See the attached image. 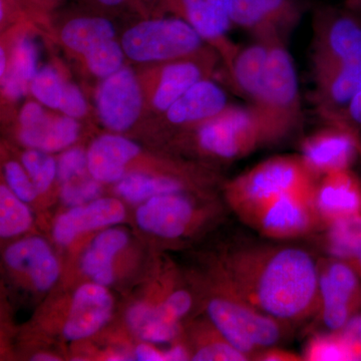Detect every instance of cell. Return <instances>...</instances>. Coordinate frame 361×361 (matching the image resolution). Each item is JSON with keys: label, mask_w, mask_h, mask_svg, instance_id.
Wrapping results in <instances>:
<instances>
[{"label": "cell", "mask_w": 361, "mask_h": 361, "mask_svg": "<svg viewBox=\"0 0 361 361\" xmlns=\"http://www.w3.org/2000/svg\"><path fill=\"white\" fill-rule=\"evenodd\" d=\"M318 260L300 247L245 243L226 255L219 282L261 312L289 325L313 319Z\"/></svg>", "instance_id": "cell-1"}, {"label": "cell", "mask_w": 361, "mask_h": 361, "mask_svg": "<svg viewBox=\"0 0 361 361\" xmlns=\"http://www.w3.org/2000/svg\"><path fill=\"white\" fill-rule=\"evenodd\" d=\"M313 103L324 122L336 121L361 90V16L319 9L314 20Z\"/></svg>", "instance_id": "cell-2"}, {"label": "cell", "mask_w": 361, "mask_h": 361, "mask_svg": "<svg viewBox=\"0 0 361 361\" xmlns=\"http://www.w3.org/2000/svg\"><path fill=\"white\" fill-rule=\"evenodd\" d=\"M271 144L283 141L302 120L298 78L284 40H275L255 97L250 102Z\"/></svg>", "instance_id": "cell-3"}, {"label": "cell", "mask_w": 361, "mask_h": 361, "mask_svg": "<svg viewBox=\"0 0 361 361\" xmlns=\"http://www.w3.org/2000/svg\"><path fill=\"white\" fill-rule=\"evenodd\" d=\"M317 180L300 155L276 156L237 176L226 186V197L233 211L243 221L278 197L314 191Z\"/></svg>", "instance_id": "cell-4"}, {"label": "cell", "mask_w": 361, "mask_h": 361, "mask_svg": "<svg viewBox=\"0 0 361 361\" xmlns=\"http://www.w3.org/2000/svg\"><path fill=\"white\" fill-rule=\"evenodd\" d=\"M207 302L209 320L241 353L255 360L263 349L279 345L289 324L261 312L219 282Z\"/></svg>", "instance_id": "cell-5"}, {"label": "cell", "mask_w": 361, "mask_h": 361, "mask_svg": "<svg viewBox=\"0 0 361 361\" xmlns=\"http://www.w3.org/2000/svg\"><path fill=\"white\" fill-rule=\"evenodd\" d=\"M121 44L132 61L153 63L201 56L204 39L183 18H154L133 25Z\"/></svg>", "instance_id": "cell-6"}, {"label": "cell", "mask_w": 361, "mask_h": 361, "mask_svg": "<svg viewBox=\"0 0 361 361\" xmlns=\"http://www.w3.org/2000/svg\"><path fill=\"white\" fill-rule=\"evenodd\" d=\"M195 142L202 153L225 161L243 158L272 145L250 106H228L195 129Z\"/></svg>", "instance_id": "cell-7"}, {"label": "cell", "mask_w": 361, "mask_h": 361, "mask_svg": "<svg viewBox=\"0 0 361 361\" xmlns=\"http://www.w3.org/2000/svg\"><path fill=\"white\" fill-rule=\"evenodd\" d=\"M318 300L313 322L339 331L361 313V280L344 261L318 259Z\"/></svg>", "instance_id": "cell-8"}, {"label": "cell", "mask_w": 361, "mask_h": 361, "mask_svg": "<svg viewBox=\"0 0 361 361\" xmlns=\"http://www.w3.org/2000/svg\"><path fill=\"white\" fill-rule=\"evenodd\" d=\"M313 196L314 191L285 194L261 206L243 222L271 241L310 236L323 229Z\"/></svg>", "instance_id": "cell-9"}, {"label": "cell", "mask_w": 361, "mask_h": 361, "mask_svg": "<svg viewBox=\"0 0 361 361\" xmlns=\"http://www.w3.org/2000/svg\"><path fill=\"white\" fill-rule=\"evenodd\" d=\"M322 129L304 137L301 158L319 179L334 171L351 169L361 157V134L337 122H325Z\"/></svg>", "instance_id": "cell-10"}, {"label": "cell", "mask_w": 361, "mask_h": 361, "mask_svg": "<svg viewBox=\"0 0 361 361\" xmlns=\"http://www.w3.org/2000/svg\"><path fill=\"white\" fill-rule=\"evenodd\" d=\"M206 211L185 192L158 195L137 208V224L142 230L166 239L187 236L205 220Z\"/></svg>", "instance_id": "cell-11"}, {"label": "cell", "mask_w": 361, "mask_h": 361, "mask_svg": "<svg viewBox=\"0 0 361 361\" xmlns=\"http://www.w3.org/2000/svg\"><path fill=\"white\" fill-rule=\"evenodd\" d=\"M302 16L297 0H232V25L254 39L284 40Z\"/></svg>", "instance_id": "cell-12"}, {"label": "cell", "mask_w": 361, "mask_h": 361, "mask_svg": "<svg viewBox=\"0 0 361 361\" xmlns=\"http://www.w3.org/2000/svg\"><path fill=\"white\" fill-rule=\"evenodd\" d=\"M97 115L106 129L113 132L129 130L142 109V94L134 71L123 68L103 78L96 96Z\"/></svg>", "instance_id": "cell-13"}, {"label": "cell", "mask_w": 361, "mask_h": 361, "mask_svg": "<svg viewBox=\"0 0 361 361\" xmlns=\"http://www.w3.org/2000/svg\"><path fill=\"white\" fill-rule=\"evenodd\" d=\"M180 18L193 26L204 42L219 49L231 71L239 47L228 37L231 28L232 0H168Z\"/></svg>", "instance_id": "cell-14"}, {"label": "cell", "mask_w": 361, "mask_h": 361, "mask_svg": "<svg viewBox=\"0 0 361 361\" xmlns=\"http://www.w3.org/2000/svg\"><path fill=\"white\" fill-rule=\"evenodd\" d=\"M20 140L30 149L54 153L75 144L80 134L77 118L51 116L42 104L28 102L20 113Z\"/></svg>", "instance_id": "cell-15"}, {"label": "cell", "mask_w": 361, "mask_h": 361, "mask_svg": "<svg viewBox=\"0 0 361 361\" xmlns=\"http://www.w3.org/2000/svg\"><path fill=\"white\" fill-rule=\"evenodd\" d=\"M313 200L323 228L361 216V179L351 169L323 175L316 183Z\"/></svg>", "instance_id": "cell-16"}, {"label": "cell", "mask_w": 361, "mask_h": 361, "mask_svg": "<svg viewBox=\"0 0 361 361\" xmlns=\"http://www.w3.org/2000/svg\"><path fill=\"white\" fill-rule=\"evenodd\" d=\"M114 310V299L104 285L82 284L73 294L70 311L63 325V337L68 341H80L97 334Z\"/></svg>", "instance_id": "cell-17"}, {"label": "cell", "mask_w": 361, "mask_h": 361, "mask_svg": "<svg viewBox=\"0 0 361 361\" xmlns=\"http://www.w3.org/2000/svg\"><path fill=\"white\" fill-rule=\"evenodd\" d=\"M126 209L116 198H99L85 205L71 207L54 221L52 236L61 246H68L82 233L104 229L122 222Z\"/></svg>", "instance_id": "cell-18"}, {"label": "cell", "mask_w": 361, "mask_h": 361, "mask_svg": "<svg viewBox=\"0 0 361 361\" xmlns=\"http://www.w3.org/2000/svg\"><path fill=\"white\" fill-rule=\"evenodd\" d=\"M4 260L11 270L25 275L39 291L49 290L61 274L58 259L51 245L40 237L14 242L6 249Z\"/></svg>", "instance_id": "cell-19"}, {"label": "cell", "mask_w": 361, "mask_h": 361, "mask_svg": "<svg viewBox=\"0 0 361 361\" xmlns=\"http://www.w3.org/2000/svg\"><path fill=\"white\" fill-rule=\"evenodd\" d=\"M228 106L225 90L210 78H204L176 101L166 111V116L177 127L196 129L201 123L219 115Z\"/></svg>", "instance_id": "cell-20"}, {"label": "cell", "mask_w": 361, "mask_h": 361, "mask_svg": "<svg viewBox=\"0 0 361 361\" xmlns=\"http://www.w3.org/2000/svg\"><path fill=\"white\" fill-rule=\"evenodd\" d=\"M141 149L123 135L106 134L90 144L87 154L89 175L99 183H118L126 175V167Z\"/></svg>", "instance_id": "cell-21"}, {"label": "cell", "mask_w": 361, "mask_h": 361, "mask_svg": "<svg viewBox=\"0 0 361 361\" xmlns=\"http://www.w3.org/2000/svg\"><path fill=\"white\" fill-rule=\"evenodd\" d=\"M210 71V63L202 56L172 61L161 71L153 104L161 111L168 109L187 90L204 78Z\"/></svg>", "instance_id": "cell-22"}, {"label": "cell", "mask_w": 361, "mask_h": 361, "mask_svg": "<svg viewBox=\"0 0 361 361\" xmlns=\"http://www.w3.org/2000/svg\"><path fill=\"white\" fill-rule=\"evenodd\" d=\"M129 236L118 228L103 230L92 240L85 250L80 267L94 283L110 286L115 281L114 260L127 246Z\"/></svg>", "instance_id": "cell-23"}, {"label": "cell", "mask_w": 361, "mask_h": 361, "mask_svg": "<svg viewBox=\"0 0 361 361\" xmlns=\"http://www.w3.org/2000/svg\"><path fill=\"white\" fill-rule=\"evenodd\" d=\"M274 42L255 39L244 49H240L233 61L230 78L239 94L249 102L257 92Z\"/></svg>", "instance_id": "cell-24"}, {"label": "cell", "mask_w": 361, "mask_h": 361, "mask_svg": "<svg viewBox=\"0 0 361 361\" xmlns=\"http://www.w3.org/2000/svg\"><path fill=\"white\" fill-rule=\"evenodd\" d=\"M126 322L137 338L148 343H166L180 334L179 322L171 318L161 304L135 303L128 310Z\"/></svg>", "instance_id": "cell-25"}, {"label": "cell", "mask_w": 361, "mask_h": 361, "mask_svg": "<svg viewBox=\"0 0 361 361\" xmlns=\"http://www.w3.org/2000/svg\"><path fill=\"white\" fill-rule=\"evenodd\" d=\"M37 71V47L30 37H21L14 44L8 68L1 78L6 97L13 101L25 97Z\"/></svg>", "instance_id": "cell-26"}, {"label": "cell", "mask_w": 361, "mask_h": 361, "mask_svg": "<svg viewBox=\"0 0 361 361\" xmlns=\"http://www.w3.org/2000/svg\"><path fill=\"white\" fill-rule=\"evenodd\" d=\"M61 37L68 49L84 56L97 45L115 39L116 30L103 16H78L63 25Z\"/></svg>", "instance_id": "cell-27"}, {"label": "cell", "mask_w": 361, "mask_h": 361, "mask_svg": "<svg viewBox=\"0 0 361 361\" xmlns=\"http://www.w3.org/2000/svg\"><path fill=\"white\" fill-rule=\"evenodd\" d=\"M187 187L183 177H153L142 173H130L116 183V192L130 203L142 204L158 195L185 192Z\"/></svg>", "instance_id": "cell-28"}, {"label": "cell", "mask_w": 361, "mask_h": 361, "mask_svg": "<svg viewBox=\"0 0 361 361\" xmlns=\"http://www.w3.org/2000/svg\"><path fill=\"white\" fill-rule=\"evenodd\" d=\"M32 214L26 202L20 200L6 185L0 187V236L13 238L30 229Z\"/></svg>", "instance_id": "cell-29"}, {"label": "cell", "mask_w": 361, "mask_h": 361, "mask_svg": "<svg viewBox=\"0 0 361 361\" xmlns=\"http://www.w3.org/2000/svg\"><path fill=\"white\" fill-rule=\"evenodd\" d=\"M303 361H349L348 349L338 331H317L302 349Z\"/></svg>", "instance_id": "cell-30"}, {"label": "cell", "mask_w": 361, "mask_h": 361, "mask_svg": "<svg viewBox=\"0 0 361 361\" xmlns=\"http://www.w3.org/2000/svg\"><path fill=\"white\" fill-rule=\"evenodd\" d=\"M125 56L122 44L115 39L97 45L82 56L92 75L106 78L123 68Z\"/></svg>", "instance_id": "cell-31"}, {"label": "cell", "mask_w": 361, "mask_h": 361, "mask_svg": "<svg viewBox=\"0 0 361 361\" xmlns=\"http://www.w3.org/2000/svg\"><path fill=\"white\" fill-rule=\"evenodd\" d=\"M21 164L32 178L39 194L44 193L58 178V163L49 153L39 149H26Z\"/></svg>", "instance_id": "cell-32"}, {"label": "cell", "mask_w": 361, "mask_h": 361, "mask_svg": "<svg viewBox=\"0 0 361 361\" xmlns=\"http://www.w3.org/2000/svg\"><path fill=\"white\" fill-rule=\"evenodd\" d=\"M195 361H249L248 356L235 348L215 326L208 332L206 339L192 353Z\"/></svg>", "instance_id": "cell-33"}, {"label": "cell", "mask_w": 361, "mask_h": 361, "mask_svg": "<svg viewBox=\"0 0 361 361\" xmlns=\"http://www.w3.org/2000/svg\"><path fill=\"white\" fill-rule=\"evenodd\" d=\"M66 82L52 66L37 71L30 84V92L39 103L52 110H59Z\"/></svg>", "instance_id": "cell-34"}, {"label": "cell", "mask_w": 361, "mask_h": 361, "mask_svg": "<svg viewBox=\"0 0 361 361\" xmlns=\"http://www.w3.org/2000/svg\"><path fill=\"white\" fill-rule=\"evenodd\" d=\"M102 183L90 177L78 178L70 182L61 184L59 198L65 205L77 207L85 205L90 202L99 198L102 193Z\"/></svg>", "instance_id": "cell-35"}, {"label": "cell", "mask_w": 361, "mask_h": 361, "mask_svg": "<svg viewBox=\"0 0 361 361\" xmlns=\"http://www.w3.org/2000/svg\"><path fill=\"white\" fill-rule=\"evenodd\" d=\"M4 177H6V186L20 200L30 203L37 198L39 192L23 164L16 161L6 163L4 166Z\"/></svg>", "instance_id": "cell-36"}, {"label": "cell", "mask_w": 361, "mask_h": 361, "mask_svg": "<svg viewBox=\"0 0 361 361\" xmlns=\"http://www.w3.org/2000/svg\"><path fill=\"white\" fill-rule=\"evenodd\" d=\"M89 173L87 154L82 148L66 149L58 161V180L61 184L82 177Z\"/></svg>", "instance_id": "cell-37"}, {"label": "cell", "mask_w": 361, "mask_h": 361, "mask_svg": "<svg viewBox=\"0 0 361 361\" xmlns=\"http://www.w3.org/2000/svg\"><path fill=\"white\" fill-rule=\"evenodd\" d=\"M59 111L73 118H82L87 114V99L78 85L66 82Z\"/></svg>", "instance_id": "cell-38"}, {"label": "cell", "mask_w": 361, "mask_h": 361, "mask_svg": "<svg viewBox=\"0 0 361 361\" xmlns=\"http://www.w3.org/2000/svg\"><path fill=\"white\" fill-rule=\"evenodd\" d=\"M338 332L348 349L349 361H361V313Z\"/></svg>", "instance_id": "cell-39"}, {"label": "cell", "mask_w": 361, "mask_h": 361, "mask_svg": "<svg viewBox=\"0 0 361 361\" xmlns=\"http://www.w3.org/2000/svg\"><path fill=\"white\" fill-rule=\"evenodd\" d=\"M161 304L171 318L176 322H180L191 310L193 298L189 291L178 289L173 291Z\"/></svg>", "instance_id": "cell-40"}, {"label": "cell", "mask_w": 361, "mask_h": 361, "mask_svg": "<svg viewBox=\"0 0 361 361\" xmlns=\"http://www.w3.org/2000/svg\"><path fill=\"white\" fill-rule=\"evenodd\" d=\"M334 122L344 123L361 134V90L353 97L341 116Z\"/></svg>", "instance_id": "cell-41"}, {"label": "cell", "mask_w": 361, "mask_h": 361, "mask_svg": "<svg viewBox=\"0 0 361 361\" xmlns=\"http://www.w3.org/2000/svg\"><path fill=\"white\" fill-rule=\"evenodd\" d=\"M255 361H303V357L299 353L275 345L261 350Z\"/></svg>", "instance_id": "cell-42"}, {"label": "cell", "mask_w": 361, "mask_h": 361, "mask_svg": "<svg viewBox=\"0 0 361 361\" xmlns=\"http://www.w3.org/2000/svg\"><path fill=\"white\" fill-rule=\"evenodd\" d=\"M135 360L140 361H165V355L157 350L148 342L141 343L135 349Z\"/></svg>", "instance_id": "cell-43"}, {"label": "cell", "mask_w": 361, "mask_h": 361, "mask_svg": "<svg viewBox=\"0 0 361 361\" xmlns=\"http://www.w3.org/2000/svg\"><path fill=\"white\" fill-rule=\"evenodd\" d=\"M341 261L348 263L361 280V238L351 247L348 255Z\"/></svg>", "instance_id": "cell-44"}, {"label": "cell", "mask_w": 361, "mask_h": 361, "mask_svg": "<svg viewBox=\"0 0 361 361\" xmlns=\"http://www.w3.org/2000/svg\"><path fill=\"white\" fill-rule=\"evenodd\" d=\"M165 355V361H180L191 360V355H190L188 349L185 346L177 344L173 346L167 351L164 353Z\"/></svg>", "instance_id": "cell-45"}, {"label": "cell", "mask_w": 361, "mask_h": 361, "mask_svg": "<svg viewBox=\"0 0 361 361\" xmlns=\"http://www.w3.org/2000/svg\"><path fill=\"white\" fill-rule=\"evenodd\" d=\"M99 6L109 7V8H116V7H120L127 6L130 4L133 0H94Z\"/></svg>", "instance_id": "cell-46"}, {"label": "cell", "mask_w": 361, "mask_h": 361, "mask_svg": "<svg viewBox=\"0 0 361 361\" xmlns=\"http://www.w3.org/2000/svg\"><path fill=\"white\" fill-rule=\"evenodd\" d=\"M8 63H7V56L6 51L4 49H0V77L4 78L6 75Z\"/></svg>", "instance_id": "cell-47"}, {"label": "cell", "mask_w": 361, "mask_h": 361, "mask_svg": "<svg viewBox=\"0 0 361 361\" xmlns=\"http://www.w3.org/2000/svg\"><path fill=\"white\" fill-rule=\"evenodd\" d=\"M32 360L37 361H59V358L58 356L51 355V353H39L35 355L32 358Z\"/></svg>", "instance_id": "cell-48"}, {"label": "cell", "mask_w": 361, "mask_h": 361, "mask_svg": "<svg viewBox=\"0 0 361 361\" xmlns=\"http://www.w3.org/2000/svg\"><path fill=\"white\" fill-rule=\"evenodd\" d=\"M348 6L350 11L361 16V0H348Z\"/></svg>", "instance_id": "cell-49"}]
</instances>
